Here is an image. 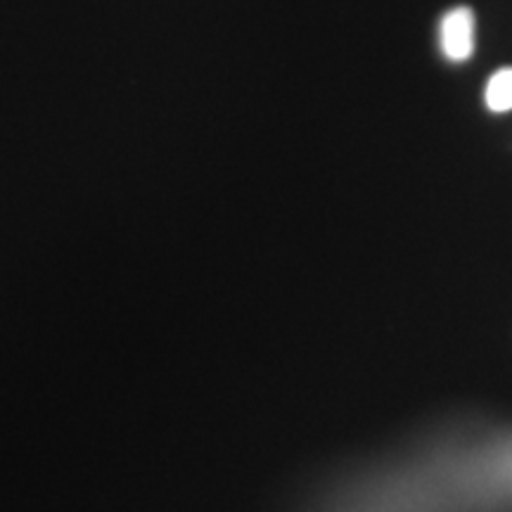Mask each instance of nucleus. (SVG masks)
<instances>
[{
  "mask_svg": "<svg viewBox=\"0 0 512 512\" xmlns=\"http://www.w3.org/2000/svg\"><path fill=\"white\" fill-rule=\"evenodd\" d=\"M441 50L446 60L465 62L475 53V15L470 8L460 5L446 12L441 19Z\"/></svg>",
  "mask_w": 512,
  "mask_h": 512,
  "instance_id": "1",
  "label": "nucleus"
},
{
  "mask_svg": "<svg viewBox=\"0 0 512 512\" xmlns=\"http://www.w3.org/2000/svg\"><path fill=\"white\" fill-rule=\"evenodd\" d=\"M484 98L491 112L501 114L512 110V67H503L496 74H491Z\"/></svg>",
  "mask_w": 512,
  "mask_h": 512,
  "instance_id": "2",
  "label": "nucleus"
}]
</instances>
